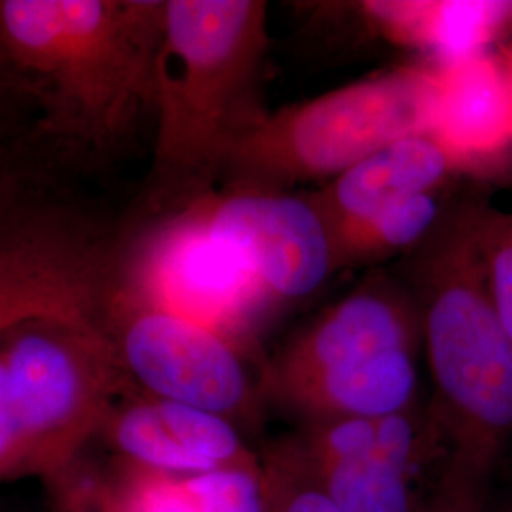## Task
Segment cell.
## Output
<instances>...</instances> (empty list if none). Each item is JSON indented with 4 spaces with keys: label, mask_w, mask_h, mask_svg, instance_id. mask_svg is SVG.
<instances>
[{
    "label": "cell",
    "mask_w": 512,
    "mask_h": 512,
    "mask_svg": "<svg viewBox=\"0 0 512 512\" xmlns=\"http://www.w3.org/2000/svg\"><path fill=\"white\" fill-rule=\"evenodd\" d=\"M162 0H0L10 92L59 145L109 152L156 109Z\"/></svg>",
    "instance_id": "obj_1"
},
{
    "label": "cell",
    "mask_w": 512,
    "mask_h": 512,
    "mask_svg": "<svg viewBox=\"0 0 512 512\" xmlns=\"http://www.w3.org/2000/svg\"><path fill=\"white\" fill-rule=\"evenodd\" d=\"M268 42L264 0H165L152 165L158 209L213 192L232 150L266 114L260 76Z\"/></svg>",
    "instance_id": "obj_2"
},
{
    "label": "cell",
    "mask_w": 512,
    "mask_h": 512,
    "mask_svg": "<svg viewBox=\"0 0 512 512\" xmlns=\"http://www.w3.org/2000/svg\"><path fill=\"white\" fill-rule=\"evenodd\" d=\"M99 315H37L0 336V482L54 478L129 389Z\"/></svg>",
    "instance_id": "obj_3"
},
{
    "label": "cell",
    "mask_w": 512,
    "mask_h": 512,
    "mask_svg": "<svg viewBox=\"0 0 512 512\" xmlns=\"http://www.w3.org/2000/svg\"><path fill=\"white\" fill-rule=\"evenodd\" d=\"M421 241L414 264L421 325L442 421L458 442L456 463L484 476L512 433V340L503 327L475 238Z\"/></svg>",
    "instance_id": "obj_4"
},
{
    "label": "cell",
    "mask_w": 512,
    "mask_h": 512,
    "mask_svg": "<svg viewBox=\"0 0 512 512\" xmlns=\"http://www.w3.org/2000/svg\"><path fill=\"white\" fill-rule=\"evenodd\" d=\"M439 67L408 65L266 112L232 150L222 188L289 194L332 181L382 148L433 133Z\"/></svg>",
    "instance_id": "obj_5"
},
{
    "label": "cell",
    "mask_w": 512,
    "mask_h": 512,
    "mask_svg": "<svg viewBox=\"0 0 512 512\" xmlns=\"http://www.w3.org/2000/svg\"><path fill=\"white\" fill-rule=\"evenodd\" d=\"M109 291L177 313L238 344L275 306L190 205L165 211L129 251L114 253Z\"/></svg>",
    "instance_id": "obj_6"
},
{
    "label": "cell",
    "mask_w": 512,
    "mask_h": 512,
    "mask_svg": "<svg viewBox=\"0 0 512 512\" xmlns=\"http://www.w3.org/2000/svg\"><path fill=\"white\" fill-rule=\"evenodd\" d=\"M97 319L131 389L230 421L255 410L243 346L226 334L110 291Z\"/></svg>",
    "instance_id": "obj_7"
},
{
    "label": "cell",
    "mask_w": 512,
    "mask_h": 512,
    "mask_svg": "<svg viewBox=\"0 0 512 512\" xmlns=\"http://www.w3.org/2000/svg\"><path fill=\"white\" fill-rule=\"evenodd\" d=\"M112 255L73 211L23 196L0 203V336L37 315H99Z\"/></svg>",
    "instance_id": "obj_8"
},
{
    "label": "cell",
    "mask_w": 512,
    "mask_h": 512,
    "mask_svg": "<svg viewBox=\"0 0 512 512\" xmlns=\"http://www.w3.org/2000/svg\"><path fill=\"white\" fill-rule=\"evenodd\" d=\"M188 205L274 304L310 296L334 272L327 224L306 196L220 188Z\"/></svg>",
    "instance_id": "obj_9"
},
{
    "label": "cell",
    "mask_w": 512,
    "mask_h": 512,
    "mask_svg": "<svg viewBox=\"0 0 512 512\" xmlns=\"http://www.w3.org/2000/svg\"><path fill=\"white\" fill-rule=\"evenodd\" d=\"M124 393L99 431L122 463L171 475L256 465L234 421L135 389Z\"/></svg>",
    "instance_id": "obj_10"
},
{
    "label": "cell",
    "mask_w": 512,
    "mask_h": 512,
    "mask_svg": "<svg viewBox=\"0 0 512 512\" xmlns=\"http://www.w3.org/2000/svg\"><path fill=\"white\" fill-rule=\"evenodd\" d=\"M418 319V308H410L406 296L391 285H365L330 308L281 353L268 372V387L389 351H412Z\"/></svg>",
    "instance_id": "obj_11"
},
{
    "label": "cell",
    "mask_w": 512,
    "mask_h": 512,
    "mask_svg": "<svg viewBox=\"0 0 512 512\" xmlns=\"http://www.w3.org/2000/svg\"><path fill=\"white\" fill-rule=\"evenodd\" d=\"M467 165L435 133H418L374 152L306 198L325 220L332 243L391 203L435 194Z\"/></svg>",
    "instance_id": "obj_12"
},
{
    "label": "cell",
    "mask_w": 512,
    "mask_h": 512,
    "mask_svg": "<svg viewBox=\"0 0 512 512\" xmlns=\"http://www.w3.org/2000/svg\"><path fill=\"white\" fill-rule=\"evenodd\" d=\"M420 427L412 410L380 418L378 439L359 456L308 465L294 458L342 512H418L410 492V471L418 456Z\"/></svg>",
    "instance_id": "obj_13"
},
{
    "label": "cell",
    "mask_w": 512,
    "mask_h": 512,
    "mask_svg": "<svg viewBox=\"0 0 512 512\" xmlns=\"http://www.w3.org/2000/svg\"><path fill=\"white\" fill-rule=\"evenodd\" d=\"M439 67L433 133L475 164L512 141V99L505 67L488 52Z\"/></svg>",
    "instance_id": "obj_14"
},
{
    "label": "cell",
    "mask_w": 512,
    "mask_h": 512,
    "mask_svg": "<svg viewBox=\"0 0 512 512\" xmlns=\"http://www.w3.org/2000/svg\"><path fill=\"white\" fill-rule=\"evenodd\" d=\"M418 387L412 351H389L332 366L272 389L283 403L311 420H376L410 408Z\"/></svg>",
    "instance_id": "obj_15"
},
{
    "label": "cell",
    "mask_w": 512,
    "mask_h": 512,
    "mask_svg": "<svg viewBox=\"0 0 512 512\" xmlns=\"http://www.w3.org/2000/svg\"><path fill=\"white\" fill-rule=\"evenodd\" d=\"M359 6L380 35L433 55L437 65L484 54L512 21V2L494 0H372Z\"/></svg>",
    "instance_id": "obj_16"
},
{
    "label": "cell",
    "mask_w": 512,
    "mask_h": 512,
    "mask_svg": "<svg viewBox=\"0 0 512 512\" xmlns=\"http://www.w3.org/2000/svg\"><path fill=\"white\" fill-rule=\"evenodd\" d=\"M120 465L107 482L116 512H266V482L258 465L194 475Z\"/></svg>",
    "instance_id": "obj_17"
},
{
    "label": "cell",
    "mask_w": 512,
    "mask_h": 512,
    "mask_svg": "<svg viewBox=\"0 0 512 512\" xmlns=\"http://www.w3.org/2000/svg\"><path fill=\"white\" fill-rule=\"evenodd\" d=\"M437 219L439 202L435 194L391 203L332 241L334 270L408 251L431 236Z\"/></svg>",
    "instance_id": "obj_18"
},
{
    "label": "cell",
    "mask_w": 512,
    "mask_h": 512,
    "mask_svg": "<svg viewBox=\"0 0 512 512\" xmlns=\"http://www.w3.org/2000/svg\"><path fill=\"white\" fill-rule=\"evenodd\" d=\"M266 512H342L285 446L264 473Z\"/></svg>",
    "instance_id": "obj_19"
},
{
    "label": "cell",
    "mask_w": 512,
    "mask_h": 512,
    "mask_svg": "<svg viewBox=\"0 0 512 512\" xmlns=\"http://www.w3.org/2000/svg\"><path fill=\"white\" fill-rule=\"evenodd\" d=\"M486 264L484 270L495 310L512 340V226L499 232Z\"/></svg>",
    "instance_id": "obj_20"
},
{
    "label": "cell",
    "mask_w": 512,
    "mask_h": 512,
    "mask_svg": "<svg viewBox=\"0 0 512 512\" xmlns=\"http://www.w3.org/2000/svg\"><path fill=\"white\" fill-rule=\"evenodd\" d=\"M50 480L57 486L55 512H116L107 484L90 482V478L74 484L67 471Z\"/></svg>",
    "instance_id": "obj_21"
},
{
    "label": "cell",
    "mask_w": 512,
    "mask_h": 512,
    "mask_svg": "<svg viewBox=\"0 0 512 512\" xmlns=\"http://www.w3.org/2000/svg\"><path fill=\"white\" fill-rule=\"evenodd\" d=\"M482 476L454 463L444 488L437 497L418 512H480L478 482Z\"/></svg>",
    "instance_id": "obj_22"
},
{
    "label": "cell",
    "mask_w": 512,
    "mask_h": 512,
    "mask_svg": "<svg viewBox=\"0 0 512 512\" xmlns=\"http://www.w3.org/2000/svg\"><path fill=\"white\" fill-rule=\"evenodd\" d=\"M18 196H23L18 169L14 167V160H10L8 152L0 147V203Z\"/></svg>",
    "instance_id": "obj_23"
},
{
    "label": "cell",
    "mask_w": 512,
    "mask_h": 512,
    "mask_svg": "<svg viewBox=\"0 0 512 512\" xmlns=\"http://www.w3.org/2000/svg\"><path fill=\"white\" fill-rule=\"evenodd\" d=\"M10 92V84H8V76H6V69H4V59H2V52H0V93Z\"/></svg>",
    "instance_id": "obj_24"
},
{
    "label": "cell",
    "mask_w": 512,
    "mask_h": 512,
    "mask_svg": "<svg viewBox=\"0 0 512 512\" xmlns=\"http://www.w3.org/2000/svg\"><path fill=\"white\" fill-rule=\"evenodd\" d=\"M503 67H505V74H507V80H509V90H511L512 99V54L509 55V59H507V63Z\"/></svg>",
    "instance_id": "obj_25"
}]
</instances>
